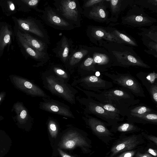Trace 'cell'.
Listing matches in <instances>:
<instances>
[{
  "label": "cell",
  "instance_id": "cell-1",
  "mask_svg": "<svg viewBox=\"0 0 157 157\" xmlns=\"http://www.w3.org/2000/svg\"><path fill=\"white\" fill-rule=\"evenodd\" d=\"M75 86L88 97L101 103L112 105L119 110L124 117L128 115L129 108L137 105L140 101L128 90L122 87L112 88L100 93H96L84 90L77 86Z\"/></svg>",
  "mask_w": 157,
  "mask_h": 157
},
{
  "label": "cell",
  "instance_id": "cell-2",
  "mask_svg": "<svg viewBox=\"0 0 157 157\" xmlns=\"http://www.w3.org/2000/svg\"><path fill=\"white\" fill-rule=\"evenodd\" d=\"M43 87L52 94L63 98L71 105L76 104V94L78 91L63 79L52 71L42 75Z\"/></svg>",
  "mask_w": 157,
  "mask_h": 157
},
{
  "label": "cell",
  "instance_id": "cell-3",
  "mask_svg": "<svg viewBox=\"0 0 157 157\" xmlns=\"http://www.w3.org/2000/svg\"><path fill=\"white\" fill-rule=\"evenodd\" d=\"M75 98L76 100L83 106L85 114L95 116L103 121L107 126H111L124 120V117L107 111L99 105L96 100L91 98L78 96Z\"/></svg>",
  "mask_w": 157,
  "mask_h": 157
},
{
  "label": "cell",
  "instance_id": "cell-4",
  "mask_svg": "<svg viewBox=\"0 0 157 157\" xmlns=\"http://www.w3.org/2000/svg\"><path fill=\"white\" fill-rule=\"evenodd\" d=\"M53 4L55 10L62 18L75 27H80L82 11L78 0H55Z\"/></svg>",
  "mask_w": 157,
  "mask_h": 157
},
{
  "label": "cell",
  "instance_id": "cell-5",
  "mask_svg": "<svg viewBox=\"0 0 157 157\" xmlns=\"http://www.w3.org/2000/svg\"><path fill=\"white\" fill-rule=\"evenodd\" d=\"M145 142L141 134L127 136L121 135L112 144L105 157H115L123 152L134 150Z\"/></svg>",
  "mask_w": 157,
  "mask_h": 157
},
{
  "label": "cell",
  "instance_id": "cell-6",
  "mask_svg": "<svg viewBox=\"0 0 157 157\" xmlns=\"http://www.w3.org/2000/svg\"><path fill=\"white\" fill-rule=\"evenodd\" d=\"M104 75L110 78L113 83L128 90L137 97H145L144 89L140 82L135 77L127 73L118 72L111 74L105 72Z\"/></svg>",
  "mask_w": 157,
  "mask_h": 157
},
{
  "label": "cell",
  "instance_id": "cell-7",
  "mask_svg": "<svg viewBox=\"0 0 157 157\" xmlns=\"http://www.w3.org/2000/svg\"><path fill=\"white\" fill-rule=\"evenodd\" d=\"M72 86L81 87L83 89L96 93L112 88L113 85L110 81L102 79L94 75H84L74 80Z\"/></svg>",
  "mask_w": 157,
  "mask_h": 157
},
{
  "label": "cell",
  "instance_id": "cell-8",
  "mask_svg": "<svg viewBox=\"0 0 157 157\" xmlns=\"http://www.w3.org/2000/svg\"><path fill=\"white\" fill-rule=\"evenodd\" d=\"M58 148L71 149L80 147L86 153L91 151V146L88 140L77 131L71 129L64 133L58 145Z\"/></svg>",
  "mask_w": 157,
  "mask_h": 157
},
{
  "label": "cell",
  "instance_id": "cell-9",
  "mask_svg": "<svg viewBox=\"0 0 157 157\" xmlns=\"http://www.w3.org/2000/svg\"><path fill=\"white\" fill-rule=\"evenodd\" d=\"M82 118L93 133L106 145L116 139L105 123L100 120L87 114H84Z\"/></svg>",
  "mask_w": 157,
  "mask_h": 157
},
{
  "label": "cell",
  "instance_id": "cell-10",
  "mask_svg": "<svg viewBox=\"0 0 157 157\" xmlns=\"http://www.w3.org/2000/svg\"><path fill=\"white\" fill-rule=\"evenodd\" d=\"M42 17L45 23L56 29L69 30L75 27L60 16L56 10L50 6L45 7Z\"/></svg>",
  "mask_w": 157,
  "mask_h": 157
},
{
  "label": "cell",
  "instance_id": "cell-11",
  "mask_svg": "<svg viewBox=\"0 0 157 157\" xmlns=\"http://www.w3.org/2000/svg\"><path fill=\"white\" fill-rule=\"evenodd\" d=\"M42 99L43 101L39 104L40 109L67 117L75 118L68 105L51 98H42Z\"/></svg>",
  "mask_w": 157,
  "mask_h": 157
},
{
  "label": "cell",
  "instance_id": "cell-12",
  "mask_svg": "<svg viewBox=\"0 0 157 157\" xmlns=\"http://www.w3.org/2000/svg\"><path fill=\"white\" fill-rule=\"evenodd\" d=\"M13 79L16 85L26 94L33 97L51 98L40 87L29 80L16 77Z\"/></svg>",
  "mask_w": 157,
  "mask_h": 157
},
{
  "label": "cell",
  "instance_id": "cell-13",
  "mask_svg": "<svg viewBox=\"0 0 157 157\" xmlns=\"http://www.w3.org/2000/svg\"><path fill=\"white\" fill-rule=\"evenodd\" d=\"M73 47L72 42L64 35L57 43L53 51L56 57L66 64L75 49Z\"/></svg>",
  "mask_w": 157,
  "mask_h": 157
},
{
  "label": "cell",
  "instance_id": "cell-14",
  "mask_svg": "<svg viewBox=\"0 0 157 157\" xmlns=\"http://www.w3.org/2000/svg\"><path fill=\"white\" fill-rule=\"evenodd\" d=\"M19 27L21 29L36 35L48 42V36L40 23H38L31 19H17Z\"/></svg>",
  "mask_w": 157,
  "mask_h": 157
},
{
  "label": "cell",
  "instance_id": "cell-15",
  "mask_svg": "<svg viewBox=\"0 0 157 157\" xmlns=\"http://www.w3.org/2000/svg\"><path fill=\"white\" fill-rule=\"evenodd\" d=\"M18 40L28 54L36 60L39 62V66L46 63L49 59L47 53L40 51L30 45L21 35L19 31L17 32Z\"/></svg>",
  "mask_w": 157,
  "mask_h": 157
},
{
  "label": "cell",
  "instance_id": "cell-16",
  "mask_svg": "<svg viewBox=\"0 0 157 157\" xmlns=\"http://www.w3.org/2000/svg\"><path fill=\"white\" fill-rule=\"evenodd\" d=\"M112 132L119 133L121 135L134 133L142 132L143 130L134 123L127 122L117 123L111 126L110 130Z\"/></svg>",
  "mask_w": 157,
  "mask_h": 157
},
{
  "label": "cell",
  "instance_id": "cell-17",
  "mask_svg": "<svg viewBox=\"0 0 157 157\" xmlns=\"http://www.w3.org/2000/svg\"><path fill=\"white\" fill-rule=\"evenodd\" d=\"M127 122L133 123L143 124H157L156 113H150L140 115H128L126 117Z\"/></svg>",
  "mask_w": 157,
  "mask_h": 157
},
{
  "label": "cell",
  "instance_id": "cell-18",
  "mask_svg": "<svg viewBox=\"0 0 157 157\" xmlns=\"http://www.w3.org/2000/svg\"><path fill=\"white\" fill-rule=\"evenodd\" d=\"M88 51L84 48H75L66 64L69 68L76 67L82 59L87 54Z\"/></svg>",
  "mask_w": 157,
  "mask_h": 157
},
{
  "label": "cell",
  "instance_id": "cell-19",
  "mask_svg": "<svg viewBox=\"0 0 157 157\" xmlns=\"http://www.w3.org/2000/svg\"><path fill=\"white\" fill-rule=\"evenodd\" d=\"M136 76L148 91L152 86L157 84V74L155 72L149 73L141 72L137 74Z\"/></svg>",
  "mask_w": 157,
  "mask_h": 157
},
{
  "label": "cell",
  "instance_id": "cell-20",
  "mask_svg": "<svg viewBox=\"0 0 157 157\" xmlns=\"http://www.w3.org/2000/svg\"><path fill=\"white\" fill-rule=\"evenodd\" d=\"M19 33L31 46L40 51L47 53L48 46L45 42L33 37L27 33H22L20 31Z\"/></svg>",
  "mask_w": 157,
  "mask_h": 157
},
{
  "label": "cell",
  "instance_id": "cell-21",
  "mask_svg": "<svg viewBox=\"0 0 157 157\" xmlns=\"http://www.w3.org/2000/svg\"><path fill=\"white\" fill-rule=\"evenodd\" d=\"M79 72L83 76L94 75L97 71L93 64V59L91 57H88L81 64L79 67Z\"/></svg>",
  "mask_w": 157,
  "mask_h": 157
},
{
  "label": "cell",
  "instance_id": "cell-22",
  "mask_svg": "<svg viewBox=\"0 0 157 157\" xmlns=\"http://www.w3.org/2000/svg\"><path fill=\"white\" fill-rule=\"evenodd\" d=\"M128 115H140L156 113V112L155 110L145 105H137L130 107L128 109Z\"/></svg>",
  "mask_w": 157,
  "mask_h": 157
},
{
  "label": "cell",
  "instance_id": "cell-23",
  "mask_svg": "<svg viewBox=\"0 0 157 157\" xmlns=\"http://www.w3.org/2000/svg\"><path fill=\"white\" fill-rule=\"evenodd\" d=\"M12 32L7 26L2 27L0 31V51H3L5 47L10 40Z\"/></svg>",
  "mask_w": 157,
  "mask_h": 157
},
{
  "label": "cell",
  "instance_id": "cell-24",
  "mask_svg": "<svg viewBox=\"0 0 157 157\" xmlns=\"http://www.w3.org/2000/svg\"><path fill=\"white\" fill-rule=\"evenodd\" d=\"M50 71L57 76L68 82L70 78V75L62 68L57 66H53Z\"/></svg>",
  "mask_w": 157,
  "mask_h": 157
},
{
  "label": "cell",
  "instance_id": "cell-25",
  "mask_svg": "<svg viewBox=\"0 0 157 157\" xmlns=\"http://www.w3.org/2000/svg\"><path fill=\"white\" fill-rule=\"evenodd\" d=\"M48 126L51 136L53 138H56L58 132V128L57 123L53 119H49L48 122Z\"/></svg>",
  "mask_w": 157,
  "mask_h": 157
},
{
  "label": "cell",
  "instance_id": "cell-26",
  "mask_svg": "<svg viewBox=\"0 0 157 157\" xmlns=\"http://www.w3.org/2000/svg\"><path fill=\"white\" fill-rule=\"evenodd\" d=\"M96 101L99 105L107 111L113 113L120 115L121 117H124L123 113L119 110L112 105L108 104L101 103L97 101Z\"/></svg>",
  "mask_w": 157,
  "mask_h": 157
},
{
  "label": "cell",
  "instance_id": "cell-27",
  "mask_svg": "<svg viewBox=\"0 0 157 157\" xmlns=\"http://www.w3.org/2000/svg\"><path fill=\"white\" fill-rule=\"evenodd\" d=\"M89 16L90 17L92 18H94L100 17L104 18L105 17V13L103 10L96 9L95 7H94L90 11Z\"/></svg>",
  "mask_w": 157,
  "mask_h": 157
},
{
  "label": "cell",
  "instance_id": "cell-28",
  "mask_svg": "<svg viewBox=\"0 0 157 157\" xmlns=\"http://www.w3.org/2000/svg\"><path fill=\"white\" fill-rule=\"evenodd\" d=\"M22 1L28 6L33 9L37 12L42 13L43 11V10L39 9L37 7L40 1V0H22Z\"/></svg>",
  "mask_w": 157,
  "mask_h": 157
},
{
  "label": "cell",
  "instance_id": "cell-29",
  "mask_svg": "<svg viewBox=\"0 0 157 157\" xmlns=\"http://www.w3.org/2000/svg\"><path fill=\"white\" fill-rule=\"evenodd\" d=\"M152 101L157 104V84L152 86L148 91Z\"/></svg>",
  "mask_w": 157,
  "mask_h": 157
},
{
  "label": "cell",
  "instance_id": "cell-30",
  "mask_svg": "<svg viewBox=\"0 0 157 157\" xmlns=\"http://www.w3.org/2000/svg\"><path fill=\"white\" fill-rule=\"evenodd\" d=\"M140 134L146 140L151 141L155 145H157V137L156 136L148 134L144 132H142Z\"/></svg>",
  "mask_w": 157,
  "mask_h": 157
},
{
  "label": "cell",
  "instance_id": "cell-31",
  "mask_svg": "<svg viewBox=\"0 0 157 157\" xmlns=\"http://www.w3.org/2000/svg\"><path fill=\"white\" fill-rule=\"evenodd\" d=\"M136 152L135 150L127 151L120 153L115 157H133Z\"/></svg>",
  "mask_w": 157,
  "mask_h": 157
},
{
  "label": "cell",
  "instance_id": "cell-32",
  "mask_svg": "<svg viewBox=\"0 0 157 157\" xmlns=\"http://www.w3.org/2000/svg\"><path fill=\"white\" fill-rule=\"evenodd\" d=\"M101 1V0H88L85 3L84 6L86 8L89 7Z\"/></svg>",
  "mask_w": 157,
  "mask_h": 157
},
{
  "label": "cell",
  "instance_id": "cell-33",
  "mask_svg": "<svg viewBox=\"0 0 157 157\" xmlns=\"http://www.w3.org/2000/svg\"><path fill=\"white\" fill-rule=\"evenodd\" d=\"M94 62L95 63H98L99 65H102L104 63V61L102 60V58L99 56H95L93 60Z\"/></svg>",
  "mask_w": 157,
  "mask_h": 157
},
{
  "label": "cell",
  "instance_id": "cell-34",
  "mask_svg": "<svg viewBox=\"0 0 157 157\" xmlns=\"http://www.w3.org/2000/svg\"><path fill=\"white\" fill-rule=\"evenodd\" d=\"M135 155V157H154L148 153H141L139 152H136Z\"/></svg>",
  "mask_w": 157,
  "mask_h": 157
},
{
  "label": "cell",
  "instance_id": "cell-35",
  "mask_svg": "<svg viewBox=\"0 0 157 157\" xmlns=\"http://www.w3.org/2000/svg\"><path fill=\"white\" fill-rule=\"evenodd\" d=\"M119 36L124 41L128 42L131 44H133L134 43L132 42V41L129 38L125 35L123 34L120 33L119 34Z\"/></svg>",
  "mask_w": 157,
  "mask_h": 157
},
{
  "label": "cell",
  "instance_id": "cell-36",
  "mask_svg": "<svg viewBox=\"0 0 157 157\" xmlns=\"http://www.w3.org/2000/svg\"><path fill=\"white\" fill-rule=\"evenodd\" d=\"M146 153H148L154 157H157V151L156 149L152 148H149L147 151Z\"/></svg>",
  "mask_w": 157,
  "mask_h": 157
},
{
  "label": "cell",
  "instance_id": "cell-37",
  "mask_svg": "<svg viewBox=\"0 0 157 157\" xmlns=\"http://www.w3.org/2000/svg\"><path fill=\"white\" fill-rule=\"evenodd\" d=\"M57 149L58 152L59 153L61 157H76L69 155L66 154V153L63 151L61 149L58 148Z\"/></svg>",
  "mask_w": 157,
  "mask_h": 157
},
{
  "label": "cell",
  "instance_id": "cell-38",
  "mask_svg": "<svg viewBox=\"0 0 157 157\" xmlns=\"http://www.w3.org/2000/svg\"><path fill=\"white\" fill-rule=\"evenodd\" d=\"M27 113L25 109H23L21 112L20 117L22 119H25L27 117Z\"/></svg>",
  "mask_w": 157,
  "mask_h": 157
},
{
  "label": "cell",
  "instance_id": "cell-39",
  "mask_svg": "<svg viewBox=\"0 0 157 157\" xmlns=\"http://www.w3.org/2000/svg\"><path fill=\"white\" fill-rule=\"evenodd\" d=\"M94 33L96 36L100 37L103 36L104 35V33L99 30L95 31Z\"/></svg>",
  "mask_w": 157,
  "mask_h": 157
},
{
  "label": "cell",
  "instance_id": "cell-40",
  "mask_svg": "<svg viewBox=\"0 0 157 157\" xmlns=\"http://www.w3.org/2000/svg\"><path fill=\"white\" fill-rule=\"evenodd\" d=\"M10 9L12 11H13L15 9V6L14 4L12 2L10 1L9 2Z\"/></svg>",
  "mask_w": 157,
  "mask_h": 157
},
{
  "label": "cell",
  "instance_id": "cell-41",
  "mask_svg": "<svg viewBox=\"0 0 157 157\" xmlns=\"http://www.w3.org/2000/svg\"><path fill=\"white\" fill-rule=\"evenodd\" d=\"M143 18L140 16H138L135 18V20L138 22H141L143 20Z\"/></svg>",
  "mask_w": 157,
  "mask_h": 157
},
{
  "label": "cell",
  "instance_id": "cell-42",
  "mask_svg": "<svg viewBox=\"0 0 157 157\" xmlns=\"http://www.w3.org/2000/svg\"><path fill=\"white\" fill-rule=\"evenodd\" d=\"M118 0H111V4L113 6H115L117 5L118 2Z\"/></svg>",
  "mask_w": 157,
  "mask_h": 157
},
{
  "label": "cell",
  "instance_id": "cell-43",
  "mask_svg": "<svg viewBox=\"0 0 157 157\" xmlns=\"http://www.w3.org/2000/svg\"><path fill=\"white\" fill-rule=\"evenodd\" d=\"M1 99H2V98H1V97L0 96V101H1Z\"/></svg>",
  "mask_w": 157,
  "mask_h": 157
}]
</instances>
